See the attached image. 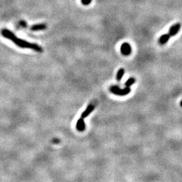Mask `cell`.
Instances as JSON below:
<instances>
[{"instance_id":"1","label":"cell","mask_w":182,"mask_h":182,"mask_svg":"<svg viewBox=\"0 0 182 182\" xmlns=\"http://www.w3.org/2000/svg\"><path fill=\"white\" fill-rule=\"evenodd\" d=\"M1 34L4 37L6 38H8L12 42H14L16 45L20 47L21 48H27V49H31L37 52H42V48L37 44L35 43H30L26 40H24L19 38L14 35L13 32L10 31L8 29H3L1 30Z\"/></svg>"},{"instance_id":"2","label":"cell","mask_w":182,"mask_h":182,"mask_svg":"<svg viewBox=\"0 0 182 182\" xmlns=\"http://www.w3.org/2000/svg\"><path fill=\"white\" fill-rule=\"evenodd\" d=\"M130 90L129 87H125L123 89L119 88L117 86H112L110 87L111 92L116 95H119V96H125V95L128 94L130 92Z\"/></svg>"},{"instance_id":"3","label":"cell","mask_w":182,"mask_h":182,"mask_svg":"<svg viewBox=\"0 0 182 182\" xmlns=\"http://www.w3.org/2000/svg\"><path fill=\"white\" fill-rule=\"evenodd\" d=\"M181 24L180 23H176L173 24V26H171L170 27L169 30V34L171 36H175L176 34L178 33V32L179 31L180 28H181Z\"/></svg>"},{"instance_id":"4","label":"cell","mask_w":182,"mask_h":182,"mask_svg":"<svg viewBox=\"0 0 182 182\" xmlns=\"http://www.w3.org/2000/svg\"><path fill=\"white\" fill-rule=\"evenodd\" d=\"M121 52L124 55H128L130 54L131 52V48L129 44L127 43V42H124V43L121 44Z\"/></svg>"},{"instance_id":"5","label":"cell","mask_w":182,"mask_h":182,"mask_svg":"<svg viewBox=\"0 0 182 182\" xmlns=\"http://www.w3.org/2000/svg\"><path fill=\"white\" fill-rule=\"evenodd\" d=\"M94 105H92V104L89 105L88 106L86 107V110H85L84 112L82 113V115H81V117H82V118H83V119H84L85 117H88V115L92 112V111L94 110Z\"/></svg>"},{"instance_id":"6","label":"cell","mask_w":182,"mask_h":182,"mask_svg":"<svg viewBox=\"0 0 182 182\" xmlns=\"http://www.w3.org/2000/svg\"><path fill=\"white\" fill-rule=\"evenodd\" d=\"M85 127H86V126H85V123H84V119L81 117V118H80L78 121H77L76 129L80 131H83L85 129Z\"/></svg>"},{"instance_id":"7","label":"cell","mask_w":182,"mask_h":182,"mask_svg":"<svg viewBox=\"0 0 182 182\" xmlns=\"http://www.w3.org/2000/svg\"><path fill=\"white\" fill-rule=\"evenodd\" d=\"M47 25L45 24H34V25L31 26V30L33 31H38V30H42L46 29Z\"/></svg>"},{"instance_id":"8","label":"cell","mask_w":182,"mask_h":182,"mask_svg":"<svg viewBox=\"0 0 182 182\" xmlns=\"http://www.w3.org/2000/svg\"><path fill=\"white\" fill-rule=\"evenodd\" d=\"M170 37H171V36L169 35V33L163 34V35H162L161 37L159 38V42L161 44H165V43H167L168 40H169Z\"/></svg>"},{"instance_id":"9","label":"cell","mask_w":182,"mask_h":182,"mask_svg":"<svg viewBox=\"0 0 182 182\" xmlns=\"http://www.w3.org/2000/svg\"><path fill=\"white\" fill-rule=\"evenodd\" d=\"M124 72L125 71L123 68L119 69V70H118V72H117V76H116V78H117V80L119 81V80H121V78H123V75H124Z\"/></svg>"},{"instance_id":"10","label":"cell","mask_w":182,"mask_h":182,"mask_svg":"<svg viewBox=\"0 0 182 182\" xmlns=\"http://www.w3.org/2000/svg\"><path fill=\"white\" fill-rule=\"evenodd\" d=\"M135 82V80L133 78H129L128 80H127L126 81V82H125V86L126 87H130L131 85L133 84Z\"/></svg>"},{"instance_id":"11","label":"cell","mask_w":182,"mask_h":182,"mask_svg":"<svg viewBox=\"0 0 182 182\" xmlns=\"http://www.w3.org/2000/svg\"><path fill=\"white\" fill-rule=\"evenodd\" d=\"M91 1H92V0H81V3L85 5H89L91 3Z\"/></svg>"},{"instance_id":"12","label":"cell","mask_w":182,"mask_h":182,"mask_svg":"<svg viewBox=\"0 0 182 182\" xmlns=\"http://www.w3.org/2000/svg\"><path fill=\"white\" fill-rule=\"evenodd\" d=\"M19 24L20 26H22V27H23V28L27 26V24H26V21H24V20H21V21L19 22Z\"/></svg>"},{"instance_id":"13","label":"cell","mask_w":182,"mask_h":182,"mask_svg":"<svg viewBox=\"0 0 182 182\" xmlns=\"http://www.w3.org/2000/svg\"><path fill=\"white\" fill-rule=\"evenodd\" d=\"M180 105H181V106L182 107V100H181V102H180Z\"/></svg>"}]
</instances>
